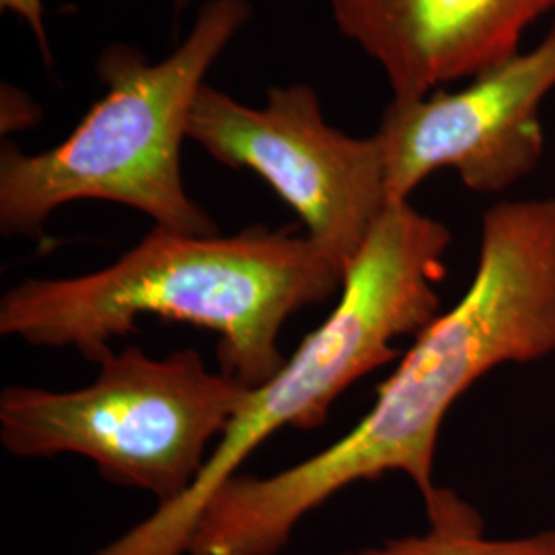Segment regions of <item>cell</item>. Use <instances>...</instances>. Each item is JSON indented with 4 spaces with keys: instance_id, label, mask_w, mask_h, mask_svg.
<instances>
[{
    "instance_id": "1",
    "label": "cell",
    "mask_w": 555,
    "mask_h": 555,
    "mask_svg": "<svg viewBox=\"0 0 555 555\" xmlns=\"http://www.w3.org/2000/svg\"><path fill=\"white\" fill-rule=\"evenodd\" d=\"M555 352V198L498 202L481 217L476 274L426 325L357 426L270 477H229L204 504L185 555H276L298 522L344 488L403 474L437 492L442 422L502 364Z\"/></svg>"
},
{
    "instance_id": "2",
    "label": "cell",
    "mask_w": 555,
    "mask_h": 555,
    "mask_svg": "<svg viewBox=\"0 0 555 555\" xmlns=\"http://www.w3.org/2000/svg\"><path fill=\"white\" fill-rule=\"evenodd\" d=\"M346 272L291 229L185 235L155 227L118 261L75 278H27L0 300V336L77 350L89 362L140 318L192 323L217 336L219 371L256 389L286 362L288 319L341 293Z\"/></svg>"
},
{
    "instance_id": "3",
    "label": "cell",
    "mask_w": 555,
    "mask_h": 555,
    "mask_svg": "<svg viewBox=\"0 0 555 555\" xmlns=\"http://www.w3.org/2000/svg\"><path fill=\"white\" fill-rule=\"evenodd\" d=\"M451 241L449 227L410 199L389 204L350 263L334 311L274 377L247 391L192 490L95 555H185L204 504L263 440L282 428H319L350 385L401 357L399 337H416L440 315L437 286Z\"/></svg>"
},
{
    "instance_id": "4",
    "label": "cell",
    "mask_w": 555,
    "mask_h": 555,
    "mask_svg": "<svg viewBox=\"0 0 555 555\" xmlns=\"http://www.w3.org/2000/svg\"><path fill=\"white\" fill-rule=\"evenodd\" d=\"M249 20L247 0H208L160 62L132 46L105 48L98 62L105 93L68 139L36 155L2 144V235L43 237L52 212L79 199L116 202L176 233H219L183 185L181 144L206 73Z\"/></svg>"
},
{
    "instance_id": "5",
    "label": "cell",
    "mask_w": 555,
    "mask_h": 555,
    "mask_svg": "<svg viewBox=\"0 0 555 555\" xmlns=\"http://www.w3.org/2000/svg\"><path fill=\"white\" fill-rule=\"evenodd\" d=\"M247 391L192 348L153 358L126 346L101 360L87 387H7L0 440L23 459L87 456L105 481L144 490L165 508L198 481Z\"/></svg>"
},
{
    "instance_id": "6",
    "label": "cell",
    "mask_w": 555,
    "mask_h": 555,
    "mask_svg": "<svg viewBox=\"0 0 555 555\" xmlns=\"http://www.w3.org/2000/svg\"><path fill=\"white\" fill-rule=\"evenodd\" d=\"M188 139L220 165L263 179L344 272L389 206L377 137L354 139L330 126L309 85L274 87L263 107L204 85Z\"/></svg>"
},
{
    "instance_id": "7",
    "label": "cell",
    "mask_w": 555,
    "mask_h": 555,
    "mask_svg": "<svg viewBox=\"0 0 555 555\" xmlns=\"http://www.w3.org/2000/svg\"><path fill=\"white\" fill-rule=\"evenodd\" d=\"M555 89V21L535 48L500 60L455 93L393 100L378 126L389 204L408 202L440 169L477 194H500L531 176L545 139L541 105Z\"/></svg>"
},
{
    "instance_id": "8",
    "label": "cell",
    "mask_w": 555,
    "mask_h": 555,
    "mask_svg": "<svg viewBox=\"0 0 555 555\" xmlns=\"http://www.w3.org/2000/svg\"><path fill=\"white\" fill-rule=\"evenodd\" d=\"M341 36L375 60L393 100H417L520 50L555 0H330Z\"/></svg>"
},
{
    "instance_id": "9",
    "label": "cell",
    "mask_w": 555,
    "mask_h": 555,
    "mask_svg": "<svg viewBox=\"0 0 555 555\" xmlns=\"http://www.w3.org/2000/svg\"><path fill=\"white\" fill-rule=\"evenodd\" d=\"M428 531L344 555H555V531L522 539H488L476 508L449 488L424 502Z\"/></svg>"
},
{
    "instance_id": "10",
    "label": "cell",
    "mask_w": 555,
    "mask_h": 555,
    "mask_svg": "<svg viewBox=\"0 0 555 555\" xmlns=\"http://www.w3.org/2000/svg\"><path fill=\"white\" fill-rule=\"evenodd\" d=\"M0 9L17 15L29 31L36 36L40 43L41 54L50 64V43H48V31H46V20H43V0H0Z\"/></svg>"
},
{
    "instance_id": "11",
    "label": "cell",
    "mask_w": 555,
    "mask_h": 555,
    "mask_svg": "<svg viewBox=\"0 0 555 555\" xmlns=\"http://www.w3.org/2000/svg\"><path fill=\"white\" fill-rule=\"evenodd\" d=\"M188 4V0H176V7H178V13Z\"/></svg>"
}]
</instances>
